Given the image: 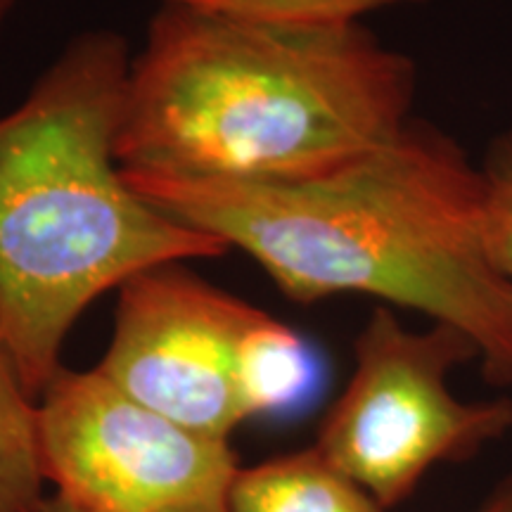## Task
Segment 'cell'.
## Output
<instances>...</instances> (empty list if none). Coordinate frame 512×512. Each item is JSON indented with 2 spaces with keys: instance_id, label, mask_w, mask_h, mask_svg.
I'll list each match as a JSON object with an SVG mask.
<instances>
[{
  "instance_id": "7a4b0ae2",
  "label": "cell",
  "mask_w": 512,
  "mask_h": 512,
  "mask_svg": "<svg viewBox=\"0 0 512 512\" xmlns=\"http://www.w3.org/2000/svg\"><path fill=\"white\" fill-rule=\"evenodd\" d=\"M415 64L363 24L278 27L159 3L128 69L117 157L131 174L294 183L411 121Z\"/></svg>"
},
{
  "instance_id": "5b68a950",
  "label": "cell",
  "mask_w": 512,
  "mask_h": 512,
  "mask_svg": "<svg viewBox=\"0 0 512 512\" xmlns=\"http://www.w3.org/2000/svg\"><path fill=\"white\" fill-rule=\"evenodd\" d=\"M43 467L81 512H230L240 465L209 437L121 392L98 368H60L38 399Z\"/></svg>"
},
{
  "instance_id": "3957f363",
  "label": "cell",
  "mask_w": 512,
  "mask_h": 512,
  "mask_svg": "<svg viewBox=\"0 0 512 512\" xmlns=\"http://www.w3.org/2000/svg\"><path fill=\"white\" fill-rule=\"evenodd\" d=\"M133 50L86 29L0 117V325L36 399L76 320L105 292L230 247L147 202L117 157Z\"/></svg>"
},
{
  "instance_id": "8fae6325",
  "label": "cell",
  "mask_w": 512,
  "mask_h": 512,
  "mask_svg": "<svg viewBox=\"0 0 512 512\" xmlns=\"http://www.w3.org/2000/svg\"><path fill=\"white\" fill-rule=\"evenodd\" d=\"M486 178V238L498 271L512 285V133L489 147L482 164Z\"/></svg>"
},
{
  "instance_id": "277c9868",
  "label": "cell",
  "mask_w": 512,
  "mask_h": 512,
  "mask_svg": "<svg viewBox=\"0 0 512 512\" xmlns=\"http://www.w3.org/2000/svg\"><path fill=\"white\" fill-rule=\"evenodd\" d=\"M354 373L320 425V456L384 510L413 494L437 463H458L512 430V401L465 403L446 375L479 358L451 325L413 332L375 306L354 344Z\"/></svg>"
},
{
  "instance_id": "6da1fadb",
  "label": "cell",
  "mask_w": 512,
  "mask_h": 512,
  "mask_svg": "<svg viewBox=\"0 0 512 512\" xmlns=\"http://www.w3.org/2000/svg\"><path fill=\"white\" fill-rule=\"evenodd\" d=\"M181 223L242 249L290 302L363 294L451 325L491 384H512V285L486 238V178L456 140L411 119L328 174L238 183L124 171Z\"/></svg>"
},
{
  "instance_id": "8992f818",
  "label": "cell",
  "mask_w": 512,
  "mask_h": 512,
  "mask_svg": "<svg viewBox=\"0 0 512 512\" xmlns=\"http://www.w3.org/2000/svg\"><path fill=\"white\" fill-rule=\"evenodd\" d=\"M261 309L171 261L117 290L112 342L98 368L164 418L228 439L247 420L242 351Z\"/></svg>"
},
{
  "instance_id": "9c48e42d",
  "label": "cell",
  "mask_w": 512,
  "mask_h": 512,
  "mask_svg": "<svg viewBox=\"0 0 512 512\" xmlns=\"http://www.w3.org/2000/svg\"><path fill=\"white\" fill-rule=\"evenodd\" d=\"M38 399L0 325V512L46 510Z\"/></svg>"
},
{
  "instance_id": "4fadbf2b",
  "label": "cell",
  "mask_w": 512,
  "mask_h": 512,
  "mask_svg": "<svg viewBox=\"0 0 512 512\" xmlns=\"http://www.w3.org/2000/svg\"><path fill=\"white\" fill-rule=\"evenodd\" d=\"M15 5H17V0H0V36H3L5 24H8L12 12H15Z\"/></svg>"
},
{
  "instance_id": "ba28073f",
  "label": "cell",
  "mask_w": 512,
  "mask_h": 512,
  "mask_svg": "<svg viewBox=\"0 0 512 512\" xmlns=\"http://www.w3.org/2000/svg\"><path fill=\"white\" fill-rule=\"evenodd\" d=\"M320 382V363L309 342L261 311L247 332L242 351V403L247 420L304 406Z\"/></svg>"
},
{
  "instance_id": "5bb4252c",
  "label": "cell",
  "mask_w": 512,
  "mask_h": 512,
  "mask_svg": "<svg viewBox=\"0 0 512 512\" xmlns=\"http://www.w3.org/2000/svg\"><path fill=\"white\" fill-rule=\"evenodd\" d=\"M43 512H81V510L72 508V505L60 501V498H57V496H50L48 503H46V510H43Z\"/></svg>"
},
{
  "instance_id": "30bf717a",
  "label": "cell",
  "mask_w": 512,
  "mask_h": 512,
  "mask_svg": "<svg viewBox=\"0 0 512 512\" xmlns=\"http://www.w3.org/2000/svg\"><path fill=\"white\" fill-rule=\"evenodd\" d=\"M278 27H349L368 12L422 0H157Z\"/></svg>"
},
{
  "instance_id": "52a82bcc",
  "label": "cell",
  "mask_w": 512,
  "mask_h": 512,
  "mask_svg": "<svg viewBox=\"0 0 512 512\" xmlns=\"http://www.w3.org/2000/svg\"><path fill=\"white\" fill-rule=\"evenodd\" d=\"M230 512H384V508L311 446L240 467L230 491Z\"/></svg>"
},
{
  "instance_id": "7c38bea8",
  "label": "cell",
  "mask_w": 512,
  "mask_h": 512,
  "mask_svg": "<svg viewBox=\"0 0 512 512\" xmlns=\"http://www.w3.org/2000/svg\"><path fill=\"white\" fill-rule=\"evenodd\" d=\"M475 512H512V475L496 486L494 494Z\"/></svg>"
}]
</instances>
